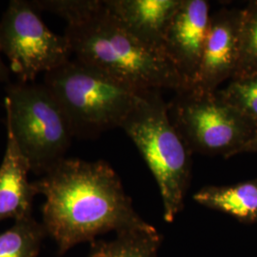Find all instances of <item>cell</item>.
I'll return each instance as SVG.
<instances>
[{"instance_id":"cell-1","label":"cell","mask_w":257,"mask_h":257,"mask_svg":"<svg viewBox=\"0 0 257 257\" xmlns=\"http://www.w3.org/2000/svg\"><path fill=\"white\" fill-rule=\"evenodd\" d=\"M44 196L42 225L57 245V255L110 231L149 229L134 208L119 176L103 160L64 158L33 182Z\"/></svg>"},{"instance_id":"cell-2","label":"cell","mask_w":257,"mask_h":257,"mask_svg":"<svg viewBox=\"0 0 257 257\" xmlns=\"http://www.w3.org/2000/svg\"><path fill=\"white\" fill-rule=\"evenodd\" d=\"M64 36L75 59L137 91L186 89L168 56L133 36L96 0L86 15L67 24Z\"/></svg>"},{"instance_id":"cell-3","label":"cell","mask_w":257,"mask_h":257,"mask_svg":"<svg viewBox=\"0 0 257 257\" xmlns=\"http://www.w3.org/2000/svg\"><path fill=\"white\" fill-rule=\"evenodd\" d=\"M121 128L135 143L159 189L167 223L182 211L192 177L191 151L173 124L160 91L140 94Z\"/></svg>"},{"instance_id":"cell-4","label":"cell","mask_w":257,"mask_h":257,"mask_svg":"<svg viewBox=\"0 0 257 257\" xmlns=\"http://www.w3.org/2000/svg\"><path fill=\"white\" fill-rule=\"evenodd\" d=\"M43 84L64 110L74 137L79 138H97L121 128L144 92L75 58L44 74Z\"/></svg>"},{"instance_id":"cell-5","label":"cell","mask_w":257,"mask_h":257,"mask_svg":"<svg viewBox=\"0 0 257 257\" xmlns=\"http://www.w3.org/2000/svg\"><path fill=\"white\" fill-rule=\"evenodd\" d=\"M5 91L6 125L26 157L31 173L42 176L66 158L74 138L72 125L43 83L10 82Z\"/></svg>"},{"instance_id":"cell-6","label":"cell","mask_w":257,"mask_h":257,"mask_svg":"<svg viewBox=\"0 0 257 257\" xmlns=\"http://www.w3.org/2000/svg\"><path fill=\"white\" fill-rule=\"evenodd\" d=\"M169 114L190 151L205 156H237L257 133L255 127L217 91L183 89L175 92L169 104Z\"/></svg>"},{"instance_id":"cell-7","label":"cell","mask_w":257,"mask_h":257,"mask_svg":"<svg viewBox=\"0 0 257 257\" xmlns=\"http://www.w3.org/2000/svg\"><path fill=\"white\" fill-rule=\"evenodd\" d=\"M0 52L20 82H35L71 60L70 44L52 32L32 1L12 0L0 20Z\"/></svg>"},{"instance_id":"cell-8","label":"cell","mask_w":257,"mask_h":257,"mask_svg":"<svg viewBox=\"0 0 257 257\" xmlns=\"http://www.w3.org/2000/svg\"><path fill=\"white\" fill-rule=\"evenodd\" d=\"M210 2L182 0L166 31L163 50L186 89L196 80L211 21Z\"/></svg>"},{"instance_id":"cell-9","label":"cell","mask_w":257,"mask_h":257,"mask_svg":"<svg viewBox=\"0 0 257 257\" xmlns=\"http://www.w3.org/2000/svg\"><path fill=\"white\" fill-rule=\"evenodd\" d=\"M240 21L241 9L223 8L211 14L198 74L190 89L216 92L233 77L238 64Z\"/></svg>"},{"instance_id":"cell-10","label":"cell","mask_w":257,"mask_h":257,"mask_svg":"<svg viewBox=\"0 0 257 257\" xmlns=\"http://www.w3.org/2000/svg\"><path fill=\"white\" fill-rule=\"evenodd\" d=\"M181 3L182 0H104L107 10L133 36L162 53L167 28Z\"/></svg>"},{"instance_id":"cell-11","label":"cell","mask_w":257,"mask_h":257,"mask_svg":"<svg viewBox=\"0 0 257 257\" xmlns=\"http://www.w3.org/2000/svg\"><path fill=\"white\" fill-rule=\"evenodd\" d=\"M6 131V149L0 165V222L33 216V202L37 195L28 178L31 170L27 159L7 125Z\"/></svg>"},{"instance_id":"cell-12","label":"cell","mask_w":257,"mask_h":257,"mask_svg":"<svg viewBox=\"0 0 257 257\" xmlns=\"http://www.w3.org/2000/svg\"><path fill=\"white\" fill-rule=\"evenodd\" d=\"M197 204L243 223H257V177L228 186H205L193 194Z\"/></svg>"},{"instance_id":"cell-13","label":"cell","mask_w":257,"mask_h":257,"mask_svg":"<svg viewBox=\"0 0 257 257\" xmlns=\"http://www.w3.org/2000/svg\"><path fill=\"white\" fill-rule=\"evenodd\" d=\"M88 257H157L162 236L154 226L144 230L120 232L110 241L91 243Z\"/></svg>"},{"instance_id":"cell-14","label":"cell","mask_w":257,"mask_h":257,"mask_svg":"<svg viewBox=\"0 0 257 257\" xmlns=\"http://www.w3.org/2000/svg\"><path fill=\"white\" fill-rule=\"evenodd\" d=\"M47 233L33 216L15 221L0 234V257H37Z\"/></svg>"},{"instance_id":"cell-15","label":"cell","mask_w":257,"mask_h":257,"mask_svg":"<svg viewBox=\"0 0 257 257\" xmlns=\"http://www.w3.org/2000/svg\"><path fill=\"white\" fill-rule=\"evenodd\" d=\"M255 74H257V0H253L249 1L245 8L241 9L238 64L231 79L243 78Z\"/></svg>"},{"instance_id":"cell-16","label":"cell","mask_w":257,"mask_h":257,"mask_svg":"<svg viewBox=\"0 0 257 257\" xmlns=\"http://www.w3.org/2000/svg\"><path fill=\"white\" fill-rule=\"evenodd\" d=\"M217 92L257 130V74L231 79L225 89Z\"/></svg>"},{"instance_id":"cell-17","label":"cell","mask_w":257,"mask_h":257,"mask_svg":"<svg viewBox=\"0 0 257 257\" xmlns=\"http://www.w3.org/2000/svg\"><path fill=\"white\" fill-rule=\"evenodd\" d=\"M3 55L0 52V83H5V84H9L10 83V72L9 67L8 65L5 63V61L3 60Z\"/></svg>"},{"instance_id":"cell-18","label":"cell","mask_w":257,"mask_h":257,"mask_svg":"<svg viewBox=\"0 0 257 257\" xmlns=\"http://www.w3.org/2000/svg\"><path fill=\"white\" fill-rule=\"evenodd\" d=\"M247 153H257V133L253 136L248 143H246L243 147L240 149L238 155L247 154Z\"/></svg>"}]
</instances>
